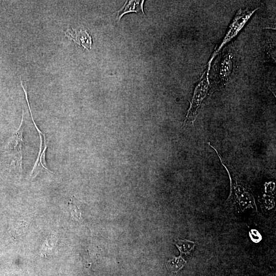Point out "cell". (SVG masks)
<instances>
[{"label": "cell", "mask_w": 276, "mask_h": 276, "mask_svg": "<svg viewBox=\"0 0 276 276\" xmlns=\"http://www.w3.org/2000/svg\"><path fill=\"white\" fill-rule=\"evenodd\" d=\"M211 64H207L199 81L196 85L190 104L183 126L193 125L198 113L201 104L206 98L210 87L209 74Z\"/></svg>", "instance_id": "cell-1"}, {"label": "cell", "mask_w": 276, "mask_h": 276, "mask_svg": "<svg viewBox=\"0 0 276 276\" xmlns=\"http://www.w3.org/2000/svg\"><path fill=\"white\" fill-rule=\"evenodd\" d=\"M258 9H240L237 11L222 41L217 48L215 49L207 64H211L213 59L221 49L238 35Z\"/></svg>", "instance_id": "cell-2"}, {"label": "cell", "mask_w": 276, "mask_h": 276, "mask_svg": "<svg viewBox=\"0 0 276 276\" xmlns=\"http://www.w3.org/2000/svg\"><path fill=\"white\" fill-rule=\"evenodd\" d=\"M25 129L24 112L22 110V118L19 128L15 133L9 139L7 151H11L17 154L18 160L20 164V167L22 169V162L24 158V150L25 141L23 134Z\"/></svg>", "instance_id": "cell-3"}, {"label": "cell", "mask_w": 276, "mask_h": 276, "mask_svg": "<svg viewBox=\"0 0 276 276\" xmlns=\"http://www.w3.org/2000/svg\"><path fill=\"white\" fill-rule=\"evenodd\" d=\"M28 107L30 111L32 120L37 132H38L40 140L38 155L32 171L30 174V178H33L36 177L43 169H45L51 173H52V171H51L48 168L46 167L45 153L48 146L46 143L45 135L44 134L42 133L36 124L31 112L30 105H28Z\"/></svg>", "instance_id": "cell-4"}, {"label": "cell", "mask_w": 276, "mask_h": 276, "mask_svg": "<svg viewBox=\"0 0 276 276\" xmlns=\"http://www.w3.org/2000/svg\"><path fill=\"white\" fill-rule=\"evenodd\" d=\"M65 36L79 45H82L85 49H91L92 39L86 31H77L74 28L68 29L65 32Z\"/></svg>", "instance_id": "cell-5"}, {"label": "cell", "mask_w": 276, "mask_h": 276, "mask_svg": "<svg viewBox=\"0 0 276 276\" xmlns=\"http://www.w3.org/2000/svg\"><path fill=\"white\" fill-rule=\"evenodd\" d=\"M233 56L230 53L224 55L220 61L218 67V75L220 80H227L233 69Z\"/></svg>", "instance_id": "cell-6"}, {"label": "cell", "mask_w": 276, "mask_h": 276, "mask_svg": "<svg viewBox=\"0 0 276 276\" xmlns=\"http://www.w3.org/2000/svg\"><path fill=\"white\" fill-rule=\"evenodd\" d=\"M144 2V1H127L123 6L116 12L117 18L120 19L123 15L131 12L144 14L143 10Z\"/></svg>", "instance_id": "cell-7"}, {"label": "cell", "mask_w": 276, "mask_h": 276, "mask_svg": "<svg viewBox=\"0 0 276 276\" xmlns=\"http://www.w3.org/2000/svg\"><path fill=\"white\" fill-rule=\"evenodd\" d=\"M186 261L181 255L167 261L166 266L172 272H177L186 264Z\"/></svg>", "instance_id": "cell-8"}, {"label": "cell", "mask_w": 276, "mask_h": 276, "mask_svg": "<svg viewBox=\"0 0 276 276\" xmlns=\"http://www.w3.org/2000/svg\"><path fill=\"white\" fill-rule=\"evenodd\" d=\"M175 244L180 251L181 254L188 255L190 254L195 246V242L188 240H178L175 241Z\"/></svg>", "instance_id": "cell-9"}, {"label": "cell", "mask_w": 276, "mask_h": 276, "mask_svg": "<svg viewBox=\"0 0 276 276\" xmlns=\"http://www.w3.org/2000/svg\"><path fill=\"white\" fill-rule=\"evenodd\" d=\"M69 209L72 216L76 220L81 219V213L79 207L74 202L73 198H72L68 202Z\"/></svg>", "instance_id": "cell-10"}]
</instances>
